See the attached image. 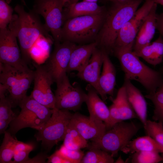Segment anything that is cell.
Masks as SVG:
<instances>
[{
    "mask_svg": "<svg viewBox=\"0 0 163 163\" xmlns=\"http://www.w3.org/2000/svg\"><path fill=\"white\" fill-rule=\"evenodd\" d=\"M3 142L0 148V163H13L15 147L18 140L9 132L4 133Z\"/></svg>",
    "mask_w": 163,
    "mask_h": 163,
    "instance_id": "cell-27",
    "label": "cell"
},
{
    "mask_svg": "<svg viewBox=\"0 0 163 163\" xmlns=\"http://www.w3.org/2000/svg\"><path fill=\"white\" fill-rule=\"evenodd\" d=\"M155 2L157 4H159L163 6V0H155Z\"/></svg>",
    "mask_w": 163,
    "mask_h": 163,
    "instance_id": "cell-44",
    "label": "cell"
},
{
    "mask_svg": "<svg viewBox=\"0 0 163 163\" xmlns=\"http://www.w3.org/2000/svg\"><path fill=\"white\" fill-rule=\"evenodd\" d=\"M14 10L5 0H0V29L7 27L12 18Z\"/></svg>",
    "mask_w": 163,
    "mask_h": 163,
    "instance_id": "cell-34",
    "label": "cell"
},
{
    "mask_svg": "<svg viewBox=\"0 0 163 163\" xmlns=\"http://www.w3.org/2000/svg\"><path fill=\"white\" fill-rule=\"evenodd\" d=\"M133 45L114 48L113 54L118 59L125 73L124 78L140 83L148 94L155 92L163 80L161 74L146 65L133 52Z\"/></svg>",
    "mask_w": 163,
    "mask_h": 163,
    "instance_id": "cell-3",
    "label": "cell"
},
{
    "mask_svg": "<svg viewBox=\"0 0 163 163\" xmlns=\"http://www.w3.org/2000/svg\"><path fill=\"white\" fill-rule=\"evenodd\" d=\"M143 0H129L123 3H112L107 8L101 27L96 42L97 47L109 55L113 54L118 33L133 16Z\"/></svg>",
    "mask_w": 163,
    "mask_h": 163,
    "instance_id": "cell-2",
    "label": "cell"
},
{
    "mask_svg": "<svg viewBox=\"0 0 163 163\" xmlns=\"http://www.w3.org/2000/svg\"><path fill=\"white\" fill-rule=\"evenodd\" d=\"M131 162L133 163H157L163 161L159 153L153 151H138L132 154Z\"/></svg>",
    "mask_w": 163,
    "mask_h": 163,
    "instance_id": "cell-30",
    "label": "cell"
},
{
    "mask_svg": "<svg viewBox=\"0 0 163 163\" xmlns=\"http://www.w3.org/2000/svg\"><path fill=\"white\" fill-rule=\"evenodd\" d=\"M55 109L76 111L85 102L87 94L81 87L70 83L66 74L56 82Z\"/></svg>",
    "mask_w": 163,
    "mask_h": 163,
    "instance_id": "cell-10",
    "label": "cell"
},
{
    "mask_svg": "<svg viewBox=\"0 0 163 163\" xmlns=\"http://www.w3.org/2000/svg\"><path fill=\"white\" fill-rule=\"evenodd\" d=\"M79 0H70L69 2L66 5L68 4H70L77 2Z\"/></svg>",
    "mask_w": 163,
    "mask_h": 163,
    "instance_id": "cell-45",
    "label": "cell"
},
{
    "mask_svg": "<svg viewBox=\"0 0 163 163\" xmlns=\"http://www.w3.org/2000/svg\"><path fill=\"white\" fill-rule=\"evenodd\" d=\"M34 71H23L0 62V82L9 93L13 107L19 106L27 96V91L34 80Z\"/></svg>",
    "mask_w": 163,
    "mask_h": 163,
    "instance_id": "cell-6",
    "label": "cell"
},
{
    "mask_svg": "<svg viewBox=\"0 0 163 163\" xmlns=\"http://www.w3.org/2000/svg\"><path fill=\"white\" fill-rule=\"evenodd\" d=\"M67 5V8L63 9L64 21L72 18L102 13L105 12L107 8L104 6L99 5L97 2L83 1Z\"/></svg>",
    "mask_w": 163,
    "mask_h": 163,
    "instance_id": "cell-22",
    "label": "cell"
},
{
    "mask_svg": "<svg viewBox=\"0 0 163 163\" xmlns=\"http://www.w3.org/2000/svg\"><path fill=\"white\" fill-rule=\"evenodd\" d=\"M7 91L6 87L3 84H0V98L5 97V93Z\"/></svg>",
    "mask_w": 163,
    "mask_h": 163,
    "instance_id": "cell-41",
    "label": "cell"
},
{
    "mask_svg": "<svg viewBox=\"0 0 163 163\" xmlns=\"http://www.w3.org/2000/svg\"><path fill=\"white\" fill-rule=\"evenodd\" d=\"M117 107L123 121L139 118L128 98L126 88L123 85L118 90L117 96L113 100Z\"/></svg>",
    "mask_w": 163,
    "mask_h": 163,
    "instance_id": "cell-25",
    "label": "cell"
},
{
    "mask_svg": "<svg viewBox=\"0 0 163 163\" xmlns=\"http://www.w3.org/2000/svg\"><path fill=\"white\" fill-rule=\"evenodd\" d=\"M58 153L69 163H81L85 154L84 152L80 150L69 149L62 145L59 149L57 150Z\"/></svg>",
    "mask_w": 163,
    "mask_h": 163,
    "instance_id": "cell-33",
    "label": "cell"
},
{
    "mask_svg": "<svg viewBox=\"0 0 163 163\" xmlns=\"http://www.w3.org/2000/svg\"><path fill=\"white\" fill-rule=\"evenodd\" d=\"M104 52L97 47L94 50L85 67L78 72L76 76L93 87L101 98L102 92L99 85V79L104 60Z\"/></svg>",
    "mask_w": 163,
    "mask_h": 163,
    "instance_id": "cell-17",
    "label": "cell"
},
{
    "mask_svg": "<svg viewBox=\"0 0 163 163\" xmlns=\"http://www.w3.org/2000/svg\"><path fill=\"white\" fill-rule=\"evenodd\" d=\"M62 0H35L32 10L43 18L44 25L50 32L54 44L61 42V30L64 23Z\"/></svg>",
    "mask_w": 163,
    "mask_h": 163,
    "instance_id": "cell-9",
    "label": "cell"
},
{
    "mask_svg": "<svg viewBox=\"0 0 163 163\" xmlns=\"http://www.w3.org/2000/svg\"><path fill=\"white\" fill-rule=\"evenodd\" d=\"M106 11L100 14L79 16L66 20L61 30V42L69 41L82 45L96 42Z\"/></svg>",
    "mask_w": 163,
    "mask_h": 163,
    "instance_id": "cell-4",
    "label": "cell"
},
{
    "mask_svg": "<svg viewBox=\"0 0 163 163\" xmlns=\"http://www.w3.org/2000/svg\"><path fill=\"white\" fill-rule=\"evenodd\" d=\"M155 1L145 0L142 6L138 9L131 18L124 25L118 33L113 49L134 45L137 34Z\"/></svg>",
    "mask_w": 163,
    "mask_h": 163,
    "instance_id": "cell-11",
    "label": "cell"
},
{
    "mask_svg": "<svg viewBox=\"0 0 163 163\" xmlns=\"http://www.w3.org/2000/svg\"><path fill=\"white\" fill-rule=\"evenodd\" d=\"M145 97L150 100L154 105L152 119L163 123V92L156 91L148 94Z\"/></svg>",
    "mask_w": 163,
    "mask_h": 163,
    "instance_id": "cell-31",
    "label": "cell"
},
{
    "mask_svg": "<svg viewBox=\"0 0 163 163\" xmlns=\"http://www.w3.org/2000/svg\"><path fill=\"white\" fill-rule=\"evenodd\" d=\"M81 163H113V157L109 153L99 148H88Z\"/></svg>",
    "mask_w": 163,
    "mask_h": 163,
    "instance_id": "cell-29",
    "label": "cell"
},
{
    "mask_svg": "<svg viewBox=\"0 0 163 163\" xmlns=\"http://www.w3.org/2000/svg\"><path fill=\"white\" fill-rule=\"evenodd\" d=\"M98 0H83V1L91 2H97Z\"/></svg>",
    "mask_w": 163,
    "mask_h": 163,
    "instance_id": "cell-47",
    "label": "cell"
},
{
    "mask_svg": "<svg viewBox=\"0 0 163 163\" xmlns=\"http://www.w3.org/2000/svg\"><path fill=\"white\" fill-rule=\"evenodd\" d=\"M47 159V162L48 163H69L58 153L57 150L50 156H48Z\"/></svg>",
    "mask_w": 163,
    "mask_h": 163,
    "instance_id": "cell-38",
    "label": "cell"
},
{
    "mask_svg": "<svg viewBox=\"0 0 163 163\" xmlns=\"http://www.w3.org/2000/svg\"><path fill=\"white\" fill-rule=\"evenodd\" d=\"M143 126L147 135L163 146V123L147 120Z\"/></svg>",
    "mask_w": 163,
    "mask_h": 163,
    "instance_id": "cell-32",
    "label": "cell"
},
{
    "mask_svg": "<svg viewBox=\"0 0 163 163\" xmlns=\"http://www.w3.org/2000/svg\"><path fill=\"white\" fill-rule=\"evenodd\" d=\"M109 108L110 119L113 126L117 123L123 121L118 109L114 103L113 102Z\"/></svg>",
    "mask_w": 163,
    "mask_h": 163,
    "instance_id": "cell-36",
    "label": "cell"
},
{
    "mask_svg": "<svg viewBox=\"0 0 163 163\" xmlns=\"http://www.w3.org/2000/svg\"><path fill=\"white\" fill-rule=\"evenodd\" d=\"M14 9L17 14H13L8 28L18 38L22 59L28 65L31 60V49L39 37L42 35L53 38L42 23L39 15L32 10L27 12L18 4Z\"/></svg>",
    "mask_w": 163,
    "mask_h": 163,
    "instance_id": "cell-1",
    "label": "cell"
},
{
    "mask_svg": "<svg viewBox=\"0 0 163 163\" xmlns=\"http://www.w3.org/2000/svg\"><path fill=\"white\" fill-rule=\"evenodd\" d=\"M12 105L8 97L0 100V133H4L11 122L16 116L12 110Z\"/></svg>",
    "mask_w": 163,
    "mask_h": 163,
    "instance_id": "cell-28",
    "label": "cell"
},
{
    "mask_svg": "<svg viewBox=\"0 0 163 163\" xmlns=\"http://www.w3.org/2000/svg\"><path fill=\"white\" fill-rule=\"evenodd\" d=\"M120 151L126 154L144 151L163 153V146L147 135L131 140L122 148Z\"/></svg>",
    "mask_w": 163,
    "mask_h": 163,
    "instance_id": "cell-24",
    "label": "cell"
},
{
    "mask_svg": "<svg viewBox=\"0 0 163 163\" xmlns=\"http://www.w3.org/2000/svg\"><path fill=\"white\" fill-rule=\"evenodd\" d=\"M34 145L32 143H25L18 140L15 146L14 152L19 151L31 152L34 149Z\"/></svg>",
    "mask_w": 163,
    "mask_h": 163,
    "instance_id": "cell-37",
    "label": "cell"
},
{
    "mask_svg": "<svg viewBox=\"0 0 163 163\" xmlns=\"http://www.w3.org/2000/svg\"><path fill=\"white\" fill-rule=\"evenodd\" d=\"M133 53L137 56L153 66L160 64L163 60V37L160 34L152 43H150L138 51Z\"/></svg>",
    "mask_w": 163,
    "mask_h": 163,
    "instance_id": "cell-23",
    "label": "cell"
},
{
    "mask_svg": "<svg viewBox=\"0 0 163 163\" xmlns=\"http://www.w3.org/2000/svg\"><path fill=\"white\" fill-rule=\"evenodd\" d=\"M30 152L29 151L15 152L13 163H26L30 159L29 155Z\"/></svg>",
    "mask_w": 163,
    "mask_h": 163,
    "instance_id": "cell-35",
    "label": "cell"
},
{
    "mask_svg": "<svg viewBox=\"0 0 163 163\" xmlns=\"http://www.w3.org/2000/svg\"><path fill=\"white\" fill-rule=\"evenodd\" d=\"M51 117L35 135L38 141L50 151L58 142L63 141L73 114L69 110L54 109Z\"/></svg>",
    "mask_w": 163,
    "mask_h": 163,
    "instance_id": "cell-8",
    "label": "cell"
},
{
    "mask_svg": "<svg viewBox=\"0 0 163 163\" xmlns=\"http://www.w3.org/2000/svg\"><path fill=\"white\" fill-rule=\"evenodd\" d=\"M116 163H124L125 161L122 159L121 156H120L114 162Z\"/></svg>",
    "mask_w": 163,
    "mask_h": 163,
    "instance_id": "cell-43",
    "label": "cell"
},
{
    "mask_svg": "<svg viewBox=\"0 0 163 163\" xmlns=\"http://www.w3.org/2000/svg\"><path fill=\"white\" fill-rule=\"evenodd\" d=\"M129 0H101L104 2H110L112 3H123L127 2Z\"/></svg>",
    "mask_w": 163,
    "mask_h": 163,
    "instance_id": "cell-42",
    "label": "cell"
},
{
    "mask_svg": "<svg viewBox=\"0 0 163 163\" xmlns=\"http://www.w3.org/2000/svg\"><path fill=\"white\" fill-rule=\"evenodd\" d=\"M129 101L139 119L145 125L147 119V105L145 99L140 90L130 80L124 78L123 84Z\"/></svg>",
    "mask_w": 163,
    "mask_h": 163,
    "instance_id": "cell-21",
    "label": "cell"
},
{
    "mask_svg": "<svg viewBox=\"0 0 163 163\" xmlns=\"http://www.w3.org/2000/svg\"><path fill=\"white\" fill-rule=\"evenodd\" d=\"M48 157L45 154L40 153L33 158H30L26 163H45Z\"/></svg>",
    "mask_w": 163,
    "mask_h": 163,
    "instance_id": "cell-40",
    "label": "cell"
},
{
    "mask_svg": "<svg viewBox=\"0 0 163 163\" xmlns=\"http://www.w3.org/2000/svg\"><path fill=\"white\" fill-rule=\"evenodd\" d=\"M109 56L104 52L102 70L99 79V85L102 94L101 98L104 102L108 95L110 97L113 96L116 84V69Z\"/></svg>",
    "mask_w": 163,
    "mask_h": 163,
    "instance_id": "cell-19",
    "label": "cell"
},
{
    "mask_svg": "<svg viewBox=\"0 0 163 163\" xmlns=\"http://www.w3.org/2000/svg\"><path fill=\"white\" fill-rule=\"evenodd\" d=\"M19 106L21 111L9 124L8 131L14 136L20 129L30 127L39 130L51 117L54 109L40 103L30 95L27 96Z\"/></svg>",
    "mask_w": 163,
    "mask_h": 163,
    "instance_id": "cell-5",
    "label": "cell"
},
{
    "mask_svg": "<svg viewBox=\"0 0 163 163\" xmlns=\"http://www.w3.org/2000/svg\"><path fill=\"white\" fill-rule=\"evenodd\" d=\"M157 4L155 2L136 35L133 51L136 52L150 43L156 29Z\"/></svg>",
    "mask_w": 163,
    "mask_h": 163,
    "instance_id": "cell-18",
    "label": "cell"
},
{
    "mask_svg": "<svg viewBox=\"0 0 163 163\" xmlns=\"http://www.w3.org/2000/svg\"><path fill=\"white\" fill-rule=\"evenodd\" d=\"M156 29L163 38V11L159 14H157L156 19Z\"/></svg>",
    "mask_w": 163,
    "mask_h": 163,
    "instance_id": "cell-39",
    "label": "cell"
},
{
    "mask_svg": "<svg viewBox=\"0 0 163 163\" xmlns=\"http://www.w3.org/2000/svg\"><path fill=\"white\" fill-rule=\"evenodd\" d=\"M139 129V127L132 121H120L107 130L98 140L88 144L87 148H99L114 157L135 136Z\"/></svg>",
    "mask_w": 163,
    "mask_h": 163,
    "instance_id": "cell-7",
    "label": "cell"
},
{
    "mask_svg": "<svg viewBox=\"0 0 163 163\" xmlns=\"http://www.w3.org/2000/svg\"><path fill=\"white\" fill-rule=\"evenodd\" d=\"M17 37L7 27L0 29V62L23 71L30 69L22 59Z\"/></svg>",
    "mask_w": 163,
    "mask_h": 163,
    "instance_id": "cell-12",
    "label": "cell"
},
{
    "mask_svg": "<svg viewBox=\"0 0 163 163\" xmlns=\"http://www.w3.org/2000/svg\"><path fill=\"white\" fill-rule=\"evenodd\" d=\"M63 141V145L67 148L72 150L81 149L87 148L88 145L87 140L70 123Z\"/></svg>",
    "mask_w": 163,
    "mask_h": 163,
    "instance_id": "cell-26",
    "label": "cell"
},
{
    "mask_svg": "<svg viewBox=\"0 0 163 163\" xmlns=\"http://www.w3.org/2000/svg\"><path fill=\"white\" fill-rule=\"evenodd\" d=\"M96 42L76 45L73 50L66 69V73L74 71H81L88 63L91 55L97 47Z\"/></svg>",
    "mask_w": 163,
    "mask_h": 163,
    "instance_id": "cell-20",
    "label": "cell"
},
{
    "mask_svg": "<svg viewBox=\"0 0 163 163\" xmlns=\"http://www.w3.org/2000/svg\"><path fill=\"white\" fill-rule=\"evenodd\" d=\"M35 68L34 87L30 96L41 104L54 109L56 99L51 88L53 79L44 65H36Z\"/></svg>",
    "mask_w": 163,
    "mask_h": 163,
    "instance_id": "cell-13",
    "label": "cell"
},
{
    "mask_svg": "<svg viewBox=\"0 0 163 163\" xmlns=\"http://www.w3.org/2000/svg\"><path fill=\"white\" fill-rule=\"evenodd\" d=\"M75 43L63 41L54 44V50L45 66L54 82L66 74V69Z\"/></svg>",
    "mask_w": 163,
    "mask_h": 163,
    "instance_id": "cell-14",
    "label": "cell"
},
{
    "mask_svg": "<svg viewBox=\"0 0 163 163\" xmlns=\"http://www.w3.org/2000/svg\"><path fill=\"white\" fill-rule=\"evenodd\" d=\"M70 123L85 139L91 142L98 140L107 130L102 121L91 119L78 112L73 114Z\"/></svg>",
    "mask_w": 163,
    "mask_h": 163,
    "instance_id": "cell-15",
    "label": "cell"
},
{
    "mask_svg": "<svg viewBox=\"0 0 163 163\" xmlns=\"http://www.w3.org/2000/svg\"><path fill=\"white\" fill-rule=\"evenodd\" d=\"M62 2L64 6L66 4H68L70 1V0H62Z\"/></svg>",
    "mask_w": 163,
    "mask_h": 163,
    "instance_id": "cell-46",
    "label": "cell"
},
{
    "mask_svg": "<svg viewBox=\"0 0 163 163\" xmlns=\"http://www.w3.org/2000/svg\"><path fill=\"white\" fill-rule=\"evenodd\" d=\"M86 89L87 93L85 103L89 113V117L92 119L102 121L105 124L107 130L110 129L113 126L110 119L109 107L91 85L88 84Z\"/></svg>",
    "mask_w": 163,
    "mask_h": 163,
    "instance_id": "cell-16",
    "label": "cell"
}]
</instances>
